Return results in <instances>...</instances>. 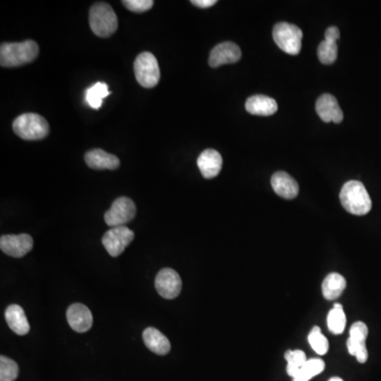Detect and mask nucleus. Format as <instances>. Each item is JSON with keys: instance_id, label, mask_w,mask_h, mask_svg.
<instances>
[{"instance_id": "f257e3e1", "label": "nucleus", "mask_w": 381, "mask_h": 381, "mask_svg": "<svg viewBox=\"0 0 381 381\" xmlns=\"http://www.w3.org/2000/svg\"><path fill=\"white\" fill-rule=\"evenodd\" d=\"M40 48L34 41L23 43H3L0 46V65L5 68L19 67L33 62Z\"/></svg>"}, {"instance_id": "f03ea898", "label": "nucleus", "mask_w": 381, "mask_h": 381, "mask_svg": "<svg viewBox=\"0 0 381 381\" xmlns=\"http://www.w3.org/2000/svg\"><path fill=\"white\" fill-rule=\"evenodd\" d=\"M340 201L347 212L358 216L367 214L372 209V199L360 181H347L342 187Z\"/></svg>"}, {"instance_id": "7ed1b4c3", "label": "nucleus", "mask_w": 381, "mask_h": 381, "mask_svg": "<svg viewBox=\"0 0 381 381\" xmlns=\"http://www.w3.org/2000/svg\"><path fill=\"white\" fill-rule=\"evenodd\" d=\"M13 132L27 141H35L46 138L49 134V124L46 119L37 113H23L13 122Z\"/></svg>"}, {"instance_id": "20e7f679", "label": "nucleus", "mask_w": 381, "mask_h": 381, "mask_svg": "<svg viewBox=\"0 0 381 381\" xmlns=\"http://www.w3.org/2000/svg\"><path fill=\"white\" fill-rule=\"evenodd\" d=\"M89 25L97 36L107 38L118 29V17L108 3H95L89 11Z\"/></svg>"}, {"instance_id": "39448f33", "label": "nucleus", "mask_w": 381, "mask_h": 381, "mask_svg": "<svg viewBox=\"0 0 381 381\" xmlns=\"http://www.w3.org/2000/svg\"><path fill=\"white\" fill-rule=\"evenodd\" d=\"M273 41L281 50L290 56L300 54L302 48L303 32L298 25L288 23H279L273 31Z\"/></svg>"}, {"instance_id": "423d86ee", "label": "nucleus", "mask_w": 381, "mask_h": 381, "mask_svg": "<svg viewBox=\"0 0 381 381\" xmlns=\"http://www.w3.org/2000/svg\"><path fill=\"white\" fill-rule=\"evenodd\" d=\"M135 76L142 87L154 88L160 80V69L157 58L150 52H142L134 62Z\"/></svg>"}, {"instance_id": "0eeeda50", "label": "nucleus", "mask_w": 381, "mask_h": 381, "mask_svg": "<svg viewBox=\"0 0 381 381\" xmlns=\"http://www.w3.org/2000/svg\"><path fill=\"white\" fill-rule=\"evenodd\" d=\"M136 205L128 197H119L113 201L111 209L105 213V222L109 227L124 226L127 222H132L136 216Z\"/></svg>"}, {"instance_id": "6e6552de", "label": "nucleus", "mask_w": 381, "mask_h": 381, "mask_svg": "<svg viewBox=\"0 0 381 381\" xmlns=\"http://www.w3.org/2000/svg\"><path fill=\"white\" fill-rule=\"evenodd\" d=\"M134 238V232L126 226L115 227L104 234L102 243L111 257H117L132 243Z\"/></svg>"}, {"instance_id": "1a4fd4ad", "label": "nucleus", "mask_w": 381, "mask_h": 381, "mask_svg": "<svg viewBox=\"0 0 381 381\" xmlns=\"http://www.w3.org/2000/svg\"><path fill=\"white\" fill-rule=\"evenodd\" d=\"M155 286L158 294L162 298L172 300L177 298L183 288L181 277L171 268H163L159 271L155 279Z\"/></svg>"}, {"instance_id": "9d476101", "label": "nucleus", "mask_w": 381, "mask_h": 381, "mask_svg": "<svg viewBox=\"0 0 381 381\" xmlns=\"http://www.w3.org/2000/svg\"><path fill=\"white\" fill-rule=\"evenodd\" d=\"M367 334H369L367 326L360 321L354 323L349 330L347 349H349V353L351 356H355L360 363L367 362V357H369L367 345H365Z\"/></svg>"}, {"instance_id": "9b49d317", "label": "nucleus", "mask_w": 381, "mask_h": 381, "mask_svg": "<svg viewBox=\"0 0 381 381\" xmlns=\"http://www.w3.org/2000/svg\"><path fill=\"white\" fill-rule=\"evenodd\" d=\"M0 248L9 257L21 259L32 250L33 238L29 234L3 235L0 238Z\"/></svg>"}, {"instance_id": "f8f14e48", "label": "nucleus", "mask_w": 381, "mask_h": 381, "mask_svg": "<svg viewBox=\"0 0 381 381\" xmlns=\"http://www.w3.org/2000/svg\"><path fill=\"white\" fill-rule=\"evenodd\" d=\"M242 58V51L238 45L232 42H224L212 49L209 58V65L218 68L227 64H234Z\"/></svg>"}, {"instance_id": "ddd939ff", "label": "nucleus", "mask_w": 381, "mask_h": 381, "mask_svg": "<svg viewBox=\"0 0 381 381\" xmlns=\"http://www.w3.org/2000/svg\"><path fill=\"white\" fill-rule=\"evenodd\" d=\"M67 321L72 330L78 333H85L93 326V314L87 306L76 303L68 308Z\"/></svg>"}, {"instance_id": "4468645a", "label": "nucleus", "mask_w": 381, "mask_h": 381, "mask_svg": "<svg viewBox=\"0 0 381 381\" xmlns=\"http://www.w3.org/2000/svg\"><path fill=\"white\" fill-rule=\"evenodd\" d=\"M316 111L323 122L341 123L343 120V113L337 99L330 93L322 95L316 100Z\"/></svg>"}, {"instance_id": "2eb2a0df", "label": "nucleus", "mask_w": 381, "mask_h": 381, "mask_svg": "<svg viewBox=\"0 0 381 381\" xmlns=\"http://www.w3.org/2000/svg\"><path fill=\"white\" fill-rule=\"evenodd\" d=\"M339 38L340 32L337 27H330L325 31V40L318 47V58L324 65H332L337 60V41Z\"/></svg>"}, {"instance_id": "dca6fc26", "label": "nucleus", "mask_w": 381, "mask_h": 381, "mask_svg": "<svg viewBox=\"0 0 381 381\" xmlns=\"http://www.w3.org/2000/svg\"><path fill=\"white\" fill-rule=\"evenodd\" d=\"M197 165L200 170L203 177L207 179L216 177L222 171V157L218 150L208 148L203 150L197 159Z\"/></svg>"}, {"instance_id": "f3484780", "label": "nucleus", "mask_w": 381, "mask_h": 381, "mask_svg": "<svg viewBox=\"0 0 381 381\" xmlns=\"http://www.w3.org/2000/svg\"><path fill=\"white\" fill-rule=\"evenodd\" d=\"M273 191L285 199H294L299 194V185L294 178L285 172H277L271 177Z\"/></svg>"}, {"instance_id": "a211bd4d", "label": "nucleus", "mask_w": 381, "mask_h": 381, "mask_svg": "<svg viewBox=\"0 0 381 381\" xmlns=\"http://www.w3.org/2000/svg\"><path fill=\"white\" fill-rule=\"evenodd\" d=\"M85 162L93 170H117L120 167V160L117 156L100 148L86 152Z\"/></svg>"}, {"instance_id": "6ab92c4d", "label": "nucleus", "mask_w": 381, "mask_h": 381, "mask_svg": "<svg viewBox=\"0 0 381 381\" xmlns=\"http://www.w3.org/2000/svg\"><path fill=\"white\" fill-rule=\"evenodd\" d=\"M246 111L254 116H273L277 111V103L273 97L257 95L248 97Z\"/></svg>"}, {"instance_id": "aec40b11", "label": "nucleus", "mask_w": 381, "mask_h": 381, "mask_svg": "<svg viewBox=\"0 0 381 381\" xmlns=\"http://www.w3.org/2000/svg\"><path fill=\"white\" fill-rule=\"evenodd\" d=\"M5 316L8 325L15 334L19 336H25L29 333L30 324H29L25 310H23L21 306L16 304L10 305L5 310Z\"/></svg>"}, {"instance_id": "412c9836", "label": "nucleus", "mask_w": 381, "mask_h": 381, "mask_svg": "<svg viewBox=\"0 0 381 381\" xmlns=\"http://www.w3.org/2000/svg\"><path fill=\"white\" fill-rule=\"evenodd\" d=\"M143 341L146 347L157 355H167L171 351L169 339L157 328H146L143 332Z\"/></svg>"}, {"instance_id": "4be33fe9", "label": "nucleus", "mask_w": 381, "mask_h": 381, "mask_svg": "<svg viewBox=\"0 0 381 381\" xmlns=\"http://www.w3.org/2000/svg\"><path fill=\"white\" fill-rule=\"evenodd\" d=\"M347 288V281L345 277L339 273H330L322 284V292L326 300L334 301L341 296L342 292Z\"/></svg>"}, {"instance_id": "5701e85b", "label": "nucleus", "mask_w": 381, "mask_h": 381, "mask_svg": "<svg viewBox=\"0 0 381 381\" xmlns=\"http://www.w3.org/2000/svg\"><path fill=\"white\" fill-rule=\"evenodd\" d=\"M109 95H111V93L108 91V85L103 82H97L86 91L85 99L91 108L100 109L102 107V102Z\"/></svg>"}, {"instance_id": "b1692460", "label": "nucleus", "mask_w": 381, "mask_h": 381, "mask_svg": "<svg viewBox=\"0 0 381 381\" xmlns=\"http://www.w3.org/2000/svg\"><path fill=\"white\" fill-rule=\"evenodd\" d=\"M325 367V363L321 359H310L303 365L299 374L294 378V381H310L316 375L321 374Z\"/></svg>"}, {"instance_id": "393cba45", "label": "nucleus", "mask_w": 381, "mask_h": 381, "mask_svg": "<svg viewBox=\"0 0 381 381\" xmlns=\"http://www.w3.org/2000/svg\"><path fill=\"white\" fill-rule=\"evenodd\" d=\"M285 359L288 362V365H287V374L292 378H295L299 374L303 365L308 361L304 351H300V349L287 351L285 354Z\"/></svg>"}, {"instance_id": "a878e982", "label": "nucleus", "mask_w": 381, "mask_h": 381, "mask_svg": "<svg viewBox=\"0 0 381 381\" xmlns=\"http://www.w3.org/2000/svg\"><path fill=\"white\" fill-rule=\"evenodd\" d=\"M345 325H347V316L345 310L333 308L328 312L327 326L330 333L340 335L345 332Z\"/></svg>"}, {"instance_id": "bb28decb", "label": "nucleus", "mask_w": 381, "mask_h": 381, "mask_svg": "<svg viewBox=\"0 0 381 381\" xmlns=\"http://www.w3.org/2000/svg\"><path fill=\"white\" fill-rule=\"evenodd\" d=\"M308 342H310V347L319 355H325L330 349L328 345V340L326 339L325 336L321 333V330L318 326H314L308 335Z\"/></svg>"}, {"instance_id": "cd10ccee", "label": "nucleus", "mask_w": 381, "mask_h": 381, "mask_svg": "<svg viewBox=\"0 0 381 381\" xmlns=\"http://www.w3.org/2000/svg\"><path fill=\"white\" fill-rule=\"evenodd\" d=\"M19 376V365L5 356L0 357V381H14Z\"/></svg>"}, {"instance_id": "c85d7f7f", "label": "nucleus", "mask_w": 381, "mask_h": 381, "mask_svg": "<svg viewBox=\"0 0 381 381\" xmlns=\"http://www.w3.org/2000/svg\"><path fill=\"white\" fill-rule=\"evenodd\" d=\"M122 3L125 8L135 13H144L154 5L152 0H124Z\"/></svg>"}, {"instance_id": "c756f323", "label": "nucleus", "mask_w": 381, "mask_h": 381, "mask_svg": "<svg viewBox=\"0 0 381 381\" xmlns=\"http://www.w3.org/2000/svg\"><path fill=\"white\" fill-rule=\"evenodd\" d=\"M216 0H192L191 3L196 5V7L201 8V9H207V8L213 7L216 5Z\"/></svg>"}, {"instance_id": "7c9ffc66", "label": "nucleus", "mask_w": 381, "mask_h": 381, "mask_svg": "<svg viewBox=\"0 0 381 381\" xmlns=\"http://www.w3.org/2000/svg\"><path fill=\"white\" fill-rule=\"evenodd\" d=\"M334 308H337V310H343L342 305L339 304V303H335V304H334Z\"/></svg>"}, {"instance_id": "2f4dec72", "label": "nucleus", "mask_w": 381, "mask_h": 381, "mask_svg": "<svg viewBox=\"0 0 381 381\" xmlns=\"http://www.w3.org/2000/svg\"><path fill=\"white\" fill-rule=\"evenodd\" d=\"M328 381H343V380H342L341 378H339V377H333V378H330V380Z\"/></svg>"}]
</instances>
